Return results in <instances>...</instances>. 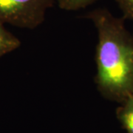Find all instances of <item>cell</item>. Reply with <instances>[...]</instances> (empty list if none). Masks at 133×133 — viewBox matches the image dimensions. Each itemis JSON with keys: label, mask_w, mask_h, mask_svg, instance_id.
I'll return each instance as SVG.
<instances>
[{"label": "cell", "mask_w": 133, "mask_h": 133, "mask_svg": "<svg viewBox=\"0 0 133 133\" xmlns=\"http://www.w3.org/2000/svg\"><path fill=\"white\" fill-rule=\"evenodd\" d=\"M117 109V117L127 133H133V97L124 100Z\"/></svg>", "instance_id": "obj_3"}, {"label": "cell", "mask_w": 133, "mask_h": 133, "mask_svg": "<svg viewBox=\"0 0 133 133\" xmlns=\"http://www.w3.org/2000/svg\"><path fill=\"white\" fill-rule=\"evenodd\" d=\"M132 95V96L133 97V92H132V95Z\"/></svg>", "instance_id": "obj_7"}, {"label": "cell", "mask_w": 133, "mask_h": 133, "mask_svg": "<svg viewBox=\"0 0 133 133\" xmlns=\"http://www.w3.org/2000/svg\"><path fill=\"white\" fill-rule=\"evenodd\" d=\"M98 0H56L58 7L62 10L73 11L83 9Z\"/></svg>", "instance_id": "obj_5"}, {"label": "cell", "mask_w": 133, "mask_h": 133, "mask_svg": "<svg viewBox=\"0 0 133 133\" xmlns=\"http://www.w3.org/2000/svg\"><path fill=\"white\" fill-rule=\"evenodd\" d=\"M56 0H0V23L34 29L42 24Z\"/></svg>", "instance_id": "obj_2"}, {"label": "cell", "mask_w": 133, "mask_h": 133, "mask_svg": "<svg viewBox=\"0 0 133 133\" xmlns=\"http://www.w3.org/2000/svg\"><path fill=\"white\" fill-rule=\"evenodd\" d=\"M98 33L95 82L105 98L122 103L133 92V36L122 19L98 8L87 15Z\"/></svg>", "instance_id": "obj_1"}, {"label": "cell", "mask_w": 133, "mask_h": 133, "mask_svg": "<svg viewBox=\"0 0 133 133\" xmlns=\"http://www.w3.org/2000/svg\"><path fill=\"white\" fill-rule=\"evenodd\" d=\"M125 19H133V0H116Z\"/></svg>", "instance_id": "obj_6"}, {"label": "cell", "mask_w": 133, "mask_h": 133, "mask_svg": "<svg viewBox=\"0 0 133 133\" xmlns=\"http://www.w3.org/2000/svg\"><path fill=\"white\" fill-rule=\"evenodd\" d=\"M0 23V58L19 48L21 42Z\"/></svg>", "instance_id": "obj_4"}]
</instances>
